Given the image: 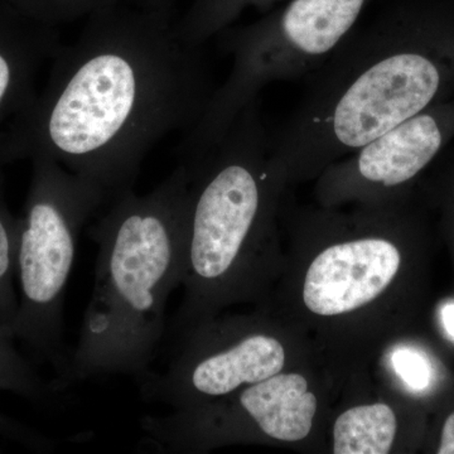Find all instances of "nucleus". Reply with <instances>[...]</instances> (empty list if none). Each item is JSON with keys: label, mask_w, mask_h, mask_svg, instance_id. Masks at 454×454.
Masks as SVG:
<instances>
[{"label": "nucleus", "mask_w": 454, "mask_h": 454, "mask_svg": "<svg viewBox=\"0 0 454 454\" xmlns=\"http://www.w3.org/2000/svg\"><path fill=\"white\" fill-rule=\"evenodd\" d=\"M61 44L56 27L35 22L0 0V133L31 106L38 74Z\"/></svg>", "instance_id": "obj_9"}, {"label": "nucleus", "mask_w": 454, "mask_h": 454, "mask_svg": "<svg viewBox=\"0 0 454 454\" xmlns=\"http://www.w3.org/2000/svg\"><path fill=\"white\" fill-rule=\"evenodd\" d=\"M271 0H193L186 13L175 22L176 33L191 46H205L215 35L232 26L245 9Z\"/></svg>", "instance_id": "obj_12"}, {"label": "nucleus", "mask_w": 454, "mask_h": 454, "mask_svg": "<svg viewBox=\"0 0 454 454\" xmlns=\"http://www.w3.org/2000/svg\"><path fill=\"white\" fill-rule=\"evenodd\" d=\"M396 434V418L387 404L361 405L340 414L333 427L334 454H387Z\"/></svg>", "instance_id": "obj_11"}, {"label": "nucleus", "mask_w": 454, "mask_h": 454, "mask_svg": "<svg viewBox=\"0 0 454 454\" xmlns=\"http://www.w3.org/2000/svg\"><path fill=\"white\" fill-rule=\"evenodd\" d=\"M442 321L447 333L454 340V304H447L442 309Z\"/></svg>", "instance_id": "obj_18"}, {"label": "nucleus", "mask_w": 454, "mask_h": 454, "mask_svg": "<svg viewBox=\"0 0 454 454\" xmlns=\"http://www.w3.org/2000/svg\"><path fill=\"white\" fill-rule=\"evenodd\" d=\"M190 175L186 244L182 283L186 303L176 318L184 333L211 301L215 286L234 276L267 207L269 130L259 100L232 122L216 145L184 160Z\"/></svg>", "instance_id": "obj_4"}, {"label": "nucleus", "mask_w": 454, "mask_h": 454, "mask_svg": "<svg viewBox=\"0 0 454 454\" xmlns=\"http://www.w3.org/2000/svg\"><path fill=\"white\" fill-rule=\"evenodd\" d=\"M175 22L173 12L130 3L89 17L53 56L31 106L0 133V167L49 158L109 202L133 190L152 148L193 129L217 89L205 46L182 41Z\"/></svg>", "instance_id": "obj_1"}, {"label": "nucleus", "mask_w": 454, "mask_h": 454, "mask_svg": "<svg viewBox=\"0 0 454 454\" xmlns=\"http://www.w3.org/2000/svg\"><path fill=\"white\" fill-rule=\"evenodd\" d=\"M393 365L397 375L413 390L428 387L432 370L429 361L413 348H397L393 355Z\"/></svg>", "instance_id": "obj_15"}, {"label": "nucleus", "mask_w": 454, "mask_h": 454, "mask_svg": "<svg viewBox=\"0 0 454 454\" xmlns=\"http://www.w3.org/2000/svg\"><path fill=\"white\" fill-rule=\"evenodd\" d=\"M402 256L387 239L363 238L331 245L313 260L303 301L318 316H340L366 306L389 286Z\"/></svg>", "instance_id": "obj_8"}, {"label": "nucleus", "mask_w": 454, "mask_h": 454, "mask_svg": "<svg viewBox=\"0 0 454 454\" xmlns=\"http://www.w3.org/2000/svg\"><path fill=\"white\" fill-rule=\"evenodd\" d=\"M438 453L454 454V413L450 414L447 418L446 423H444Z\"/></svg>", "instance_id": "obj_16"}, {"label": "nucleus", "mask_w": 454, "mask_h": 454, "mask_svg": "<svg viewBox=\"0 0 454 454\" xmlns=\"http://www.w3.org/2000/svg\"><path fill=\"white\" fill-rule=\"evenodd\" d=\"M20 217L9 211L0 177V327L13 336L18 304L12 288V274L16 269Z\"/></svg>", "instance_id": "obj_13"}, {"label": "nucleus", "mask_w": 454, "mask_h": 454, "mask_svg": "<svg viewBox=\"0 0 454 454\" xmlns=\"http://www.w3.org/2000/svg\"><path fill=\"white\" fill-rule=\"evenodd\" d=\"M376 0H291L255 22L215 35L231 71L217 86L201 121L184 134L179 155L201 157L216 145L269 83L297 79L325 64Z\"/></svg>", "instance_id": "obj_5"}, {"label": "nucleus", "mask_w": 454, "mask_h": 454, "mask_svg": "<svg viewBox=\"0 0 454 454\" xmlns=\"http://www.w3.org/2000/svg\"><path fill=\"white\" fill-rule=\"evenodd\" d=\"M236 404L260 432L286 442L309 437L317 411L315 394L298 373H277L249 385L239 394Z\"/></svg>", "instance_id": "obj_10"}, {"label": "nucleus", "mask_w": 454, "mask_h": 454, "mask_svg": "<svg viewBox=\"0 0 454 454\" xmlns=\"http://www.w3.org/2000/svg\"><path fill=\"white\" fill-rule=\"evenodd\" d=\"M18 13L42 25L56 27L88 20L98 12L116 7L128 0H4Z\"/></svg>", "instance_id": "obj_14"}, {"label": "nucleus", "mask_w": 454, "mask_h": 454, "mask_svg": "<svg viewBox=\"0 0 454 454\" xmlns=\"http://www.w3.org/2000/svg\"><path fill=\"white\" fill-rule=\"evenodd\" d=\"M454 85V0H385L309 74L269 131L271 175H309L434 106Z\"/></svg>", "instance_id": "obj_2"}, {"label": "nucleus", "mask_w": 454, "mask_h": 454, "mask_svg": "<svg viewBox=\"0 0 454 454\" xmlns=\"http://www.w3.org/2000/svg\"><path fill=\"white\" fill-rule=\"evenodd\" d=\"M454 133L453 106H430L352 152L331 167L333 182L369 190H394L417 177L437 157Z\"/></svg>", "instance_id": "obj_7"}, {"label": "nucleus", "mask_w": 454, "mask_h": 454, "mask_svg": "<svg viewBox=\"0 0 454 454\" xmlns=\"http://www.w3.org/2000/svg\"><path fill=\"white\" fill-rule=\"evenodd\" d=\"M190 175L184 163L146 195L133 190L107 203L89 229L98 253L91 300L64 385L94 376L142 379L151 372L173 289L182 283Z\"/></svg>", "instance_id": "obj_3"}, {"label": "nucleus", "mask_w": 454, "mask_h": 454, "mask_svg": "<svg viewBox=\"0 0 454 454\" xmlns=\"http://www.w3.org/2000/svg\"><path fill=\"white\" fill-rule=\"evenodd\" d=\"M31 186L20 217L16 269L20 286L13 334L59 367L65 357L64 300L80 232L106 193L49 158L32 160Z\"/></svg>", "instance_id": "obj_6"}, {"label": "nucleus", "mask_w": 454, "mask_h": 454, "mask_svg": "<svg viewBox=\"0 0 454 454\" xmlns=\"http://www.w3.org/2000/svg\"><path fill=\"white\" fill-rule=\"evenodd\" d=\"M177 0H128L130 4L145 9H158V11L173 12Z\"/></svg>", "instance_id": "obj_17"}]
</instances>
